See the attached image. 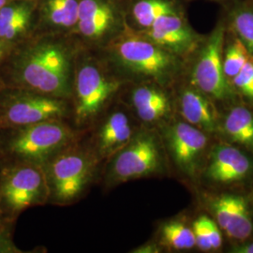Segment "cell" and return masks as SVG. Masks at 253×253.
<instances>
[{
    "mask_svg": "<svg viewBox=\"0 0 253 253\" xmlns=\"http://www.w3.org/2000/svg\"><path fill=\"white\" fill-rule=\"evenodd\" d=\"M227 137L253 153V114L243 106L232 109L223 122Z\"/></svg>",
    "mask_w": 253,
    "mask_h": 253,
    "instance_id": "cell-21",
    "label": "cell"
},
{
    "mask_svg": "<svg viewBox=\"0 0 253 253\" xmlns=\"http://www.w3.org/2000/svg\"><path fill=\"white\" fill-rule=\"evenodd\" d=\"M7 48L8 46L3 44L2 42H0V62L4 59L6 53H7Z\"/></svg>",
    "mask_w": 253,
    "mask_h": 253,
    "instance_id": "cell-31",
    "label": "cell"
},
{
    "mask_svg": "<svg viewBox=\"0 0 253 253\" xmlns=\"http://www.w3.org/2000/svg\"><path fill=\"white\" fill-rule=\"evenodd\" d=\"M223 41L224 28L218 26L208 37L190 73L192 86L217 100H228L233 93L223 70Z\"/></svg>",
    "mask_w": 253,
    "mask_h": 253,
    "instance_id": "cell-11",
    "label": "cell"
},
{
    "mask_svg": "<svg viewBox=\"0 0 253 253\" xmlns=\"http://www.w3.org/2000/svg\"><path fill=\"white\" fill-rule=\"evenodd\" d=\"M0 129L6 132L0 139V153L7 157L9 164L29 163L42 167L84 133L66 120Z\"/></svg>",
    "mask_w": 253,
    "mask_h": 253,
    "instance_id": "cell-5",
    "label": "cell"
},
{
    "mask_svg": "<svg viewBox=\"0 0 253 253\" xmlns=\"http://www.w3.org/2000/svg\"><path fill=\"white\" fill-rule=\"evenodd\" d=\"M162 137L141 126L122 149L104 163L103 184L110 190L119 184L162 173L165 167Z\"/></svg>",
    "mask_w": 253,
    "mask_h": 253,
    "instance_id": "cell-6",
    "label": "cell"
},
{
    "mask_svg": "<svg viewBox=\"0 0 253 253\" xmlns=\"http://www.w3.org/2000/svg\"><path fill=\"white\" fill-rule=\"evenodd\" d=\"M178 108L182 118L191 126L206 133L218 128V115L211 99L194 86L185 87L178 97Z\"/></svg>",
    "mask_w": 253,
    "mask_h": 253,
    "instance_id": "cell-19",
    "label": "cell"
},
{
    "mask_svg": "<svg viewBox=\"0 0 253 253\" xmlns=\"http://www.w3.org/2000/svg\"><path fill=\"white\" fill-rule=\"evenodd\" d=\"M161 127L165 151L176 169L185 175L195 176L208 146L207 133L186 121L166 122Z\"/></svg>",
    "mask_w": 253,
    "mask_h": 253,
    "instance_id": "cell-12",
    "label": "cell"
},
{
    "mask_svg": "<svg viewBox=\"0 0 253 253\" xmlns=\"http://www.w3.org/2000/svg\"><path fill=\"white\" fill-rule=\"evenodd\" d=\"M136 122L139 121L128 107L117 99L87 129L91 134L86 140L101 164L106 163L131 140L141 127L137 126Z\"/></svg>",
    "mask_w": 253,
    "mask_h": 253,
    "instance_id": "cell-10",
    "label": "cell"
},
{
    "mask_svg": "<svg viewBox=\"0 0 253 253\" xmlns=\"http://www.w3.org/2000/svg\"><path fill=\"white\" fill-rule=\"evenodd\" d=\"M232 83L245 97L253 99V55L251 54L243 68L232 80Z\"/></svg>",
    "mask_w": 253,
    "mask_h": 253,
    "instance_id": "cell-25",
    "label": "cell"
},
{
    "mask_svg": "<svg viewBox=\"0 0 253 253\" xmlns=\"http://www.w3.org/2000/svg\"><path fill=\"white\" fill-rule=\"evenodd\" d=\"M80 0H38V33L71 35L78 22Z\"/></svg>",
    "mask_w": 253,
    "mask_h": 253,
    "instance_id": "cell-18",
    "label": "cell"
},
{
    "mask_svg": "<svg viewBox=\"0 0 253 253\" xmlns=\"http://www.w3.org/2000/svg\"><path fill=\"white\" fill-rule=\"evenodd\" d=\"M38 0H10L0 9V42L6 46L36 30Z\"/></svg>",
    "mask_w": 253,
    "mask_h": 253,
    "instance_id": "cell-17",
    "label": "cell"
},
{
    "mask_svg": "<svg viewBox=\"0 0 253 253\" xmlns=\"http://www.w3.org/2000/svg\"><path fill=\"white\" fill-rule=\"evenodd\" d=\"M204 221L208 230V236L212 246V250H218L222 244V237L217 224L207 216H204Z\"/></svg>",
    "mask_w": 253,
    "mask_h": 253,
    "instance_id": "cell-28",
    "label": "cell"
},
{
    "mask_svg": "<svg viewBox=\"0 0 253 253\" xmlns=\"http://www.w3.org/2000/svg\"><path fill=\"white\" fill-rule=\"evenodd\" d=\"M1 219H4V218L2 217V215H1V212H0V220H1Z\"/></svg>",
    "mask_w": 253,
    "mask_h": 253,
    "instance_id": "cell-33",
    "label": "cell"
},
{
    "mask_svg": "<svg viewBox=\"0 0 253 253\" xmlns=\"http://www.w3.org/2000/svg\"><path fill=\"white\" fill-rule=\"evenodd\" d=\"M253 170L251 159L240 149L219 145L211 150L205 174L216 184L227 185L244 180Z\"/></svg>",
    "mask_w": 253,
    "mask_h": 253,
    "instance_id": "cell-15",
    "label": "cell"
},
{
    "mask_svg": "<svg viewBox=\"0 0 253 253\" xmlns=\"http://www.w3.org/2000/svg\"><path fill=\"white\" fill-rule=\"evenodd\" d=\"M162 247H159V245L151 244V243H147L144 245L142 247H139L135 249L134 251H132V253H160Z\"/></svg>",
    "mask_w": 253,
    "mask_h": 253,
    "instance_id": "cell-29",
    "label": "cell"
},
{
    "mask_svg": "<svg viewBox=\"0 0 253 253\" xmlns=\"http://www.w3.org/2000/svg\"><path fill=\"white\" fill-rule=\"evenodd\" d=\"M233 252L238 253H253V243L238 247Z\"/></svg>",
    "mask_w": 253,
    "mask_h": 253,
    "instance_id": "cell-30",
    "label": "cell"
},
{
    "mask_svg": "<svg viewBox=\"0 0 253 253\" xmlns=\"http://www.w3.org/2000/svg\"><path fill=\"white\" fill-rule=\"evenodd\" d=\"M137 32L179 57L190 54L199 43V37L179 12L163 15L149 28Z\"/></svg>",
    "mask_w": 253,
    "mask_h": 253,
    "instance_id": "cell-14",
    "label": "cell"
},
{
    "mask_svg": "<svg viewBox=\"0 0 253 253\" xmlns=\"http://www.w3.org/2000/svg\"><path fill=\"white\" fill-rule=\"evenodd\" d=\"M126 84L97 49L81 45L75 59L71 98L73 126L87 130L118 99Z\"/></svg>",
    "mask_w": 253,
    "mask_h": 253,
    "instance_id": "cell-3",
    "label": "cell"
},
{
    "mask_svg": "<svg viewBox=\"0 0 253 253\" xmlns=\"http://www.w3.org/2000/svg\"><path fill=\"white\" fill-rule=\"evenodd\" d=\"M217 226L226 235L239 241L248 239L253 233V224L247 201L240 195L221 194L211 203Z\"/></svg>",
    "mask_w": 253,
    "mask_h": 253,
    "instance_id": "cell-16",
    "label": "cell"
},
{
    "mask_svg": "<svg viewBox=\"0 0 253 253\" xmlns=\"http://www.w3.org/2000/svg\"><path fill=\"white\" fill-rule=\"evenodd\" d=\"M251 54L239 38L230 43L223 57V70L229 82L232 81L240 72Z\"/></svg>",
    "mask_w": 253,
    "mask_h": 253,
    "instance_id": "cell-23",
    "label": "cell"
},
{
    "mask_svg": "<svg viewBox=\"0 0 253 253\" xmlns=\"http://www.w3.org/2000/svg\"><path fill=\"white\" fill-rule=\"evenodd\" d=\"M174 12L179 10L172 0H133L125 10L126 18L132 22L128 27L136 31L147 29L163 15Z\"/></svg>",
    "mask_w": 253,
    "mask_h": 253,
    "instance_id": "cell-20",
    "label": "cell"
},
{
    "mask_svg": "<svg viewBox=\"0 0 253 253\" xmlns=\"http://www.w3.org/2000/svg\"><path fill=\"white\" fill-rule=\"evenodd\" d=\"M50 120L71 122V100L17 87L0 100V128Z\"/></svg>",
    "mask_w": 253,
    "mask_h": 253,
    "instance_id": "cell-8",
    "label": "cell"
},
{
    "mask_svg": "<svg viewBox=\"0 0 253 253\" xmlns=\"http://www.w3.org/2000/svg\"><path fill=\"white\" fill-rule=\"evenodd\" d=\"M11 221L0 220V253H21L18 248L12 242L11 238Z\"/></svg>",
    "mask_w": 253,
    "mask_h": 253,
    "instance_id": "cell-27",
    "label": "cell"
},
{
    "mask_svg": "<svg viewBox=\"0 0 253 253\" xmlns=\"http://www.w3.org/2000/svg\"><path fill=\"white\" fill-rule=\"evenodd\" d=\"M48 202L49 189L42 166L14 163L0 172V212L4 219L11 221L27 208Z\"/></svg>",
    "mask_w": 253,
    "mask_h": 253,
    "instance_id": "cell-7",
    "label": "cell"
},
{
    "mask_svg": "<svg viewBox=\"0 0 253 253\" xmlns=\"http://www.w3.org/2000/svg\"><path fill=\"white\" fill-rule=\"evenodd\" d=\"M161 247L172 251H186L195 246L192 228L179 220H169L160 228Z\"/></svg>",
    "mask_w": 253,
    "mask_h": 253,
    "instance_id": "cell-22",
    "label": "cell"
},
{
    "mask_svg": "<svg viewBox=\"0 0 253 253\" xmlns=\"http://www.w3.org/2000/svg\"><path fill=\"white\" fill-rule=\"evenodd\" d=\"M192 231L195 237V246H197L201 251L204 252L212 251V246L208 236V230L204 221V216L198 217L193 222Z\"/></svg>",
    "mask_w": 253,
    "mask_h": 253,
    "instance_id": "cell-26",
    "label": "cell"
},
{
    "mask_svg": "<svg viewBox=\"0 0 253 253\" xmlns=\"http://www.w3.org/2000/svg\"><path fill=\"white\" fill-rule=\"evenodd\" d=\"M126 26L125 9L118 0H80L78 22L71 35L82 46L100 49Z\"/></svg>",
    "mask_w": 253,
    "mask_h": 253,
    "instance_id": "cell-9",
    "label": "cell"
},
{
    "mask_svg": "<svg viewBox=\"0 0 253 253\" xmlns=\"http://www.w3.org/2000/svg\"><path fill=\"white\" fill-rule=\"evenodd\" d=\"M100 167L84 131L42 166L49 189L48 204L66 207L77 203L89 190Z\"/></svg>",
    "mask_w": 253,
    "mask_h": 253,
    "instance_id": "cell-4",
    "label": "cell"
},
{
    "mask_svg": "<svg viewBox=\"0 0 253 253\" xmlns=\"http://www.w3.org/2000/svg\"><path fill=\"white\" fill-rule=\"evenodd\" d=\"M126 83L118 99L126 104L143 126H162L172 116V104L167 87L155 83Z\"/></svg>",
    "mask_w": 253,
    "mask_h": 253,
    "instance_id": "cell-13",
    "label": "cell"
},
{
    "mask_svg": "<svg viewBox=\"0 0 253 253\" xmlns=\"http://www.w3.org/2000/svg\"><path fill=\"white\" fill-rule=\"evenodd\" d=\"M9 1H10V0H0V9H1L4 5H6Z\"/></svg>",
    "mask_w": 253,
    "mask_h": 253,
    "instance_id": "cell-32",
    "label": "cell"
},
{
    "mask_svg": "<svg viewBox=\"0 0 253 253\" xmlns=\"http://www.w3.org/2000/svg\"><path fill=\"white\" fill-rule=\"evenodd\" d=\"M97 50L126 83L149 82L168 87L181 70V57L155 44L127 25Z\"/></svg>",
    "mask_w": 253,
    "mask_h": 253,
    "instance_id": "cell-2",
    "label": "cell"
},
{
    "mask_svg": "<svg viewBox=\"0 0 253 253\" xmlns=\"http://www.w3.org/2000/svg\"><path fill=\"white\" fill-rule=\"evenodd\" d=\"M232 25L238 38L253 55V7H240L232 15Z\"/></svg>",
    "mask_w": 253,
    "mask_h": 253,
    "instance_id": "cell-24",
    "label": "cell"
},
{
    "mask_svg": "<svg viewBox=\"0 0 253 253\" xmlns=\"http://www.w3.org/2000/svg\"><path fill=\"white\" fill-rule=\"evenodd\" d=\"M80 47L69 34L38 33L13 58L11 75L16 87L71 100Z\"/></svg>",
    "mask_w": 253,
    "mask_h": 253,
    "instance_id": "cell-1",
    "label": "cell"
}]
</instances>
